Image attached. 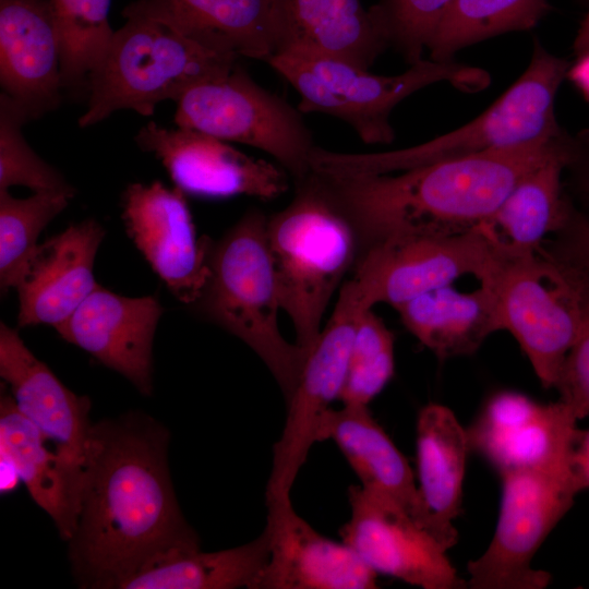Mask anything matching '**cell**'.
I'll return each instance as SVG.
<instances>
[{"instance_id":"1","label":"cell","mask_w":589,"mask_h":589,"mask_svg":"<svg viewBox=\"0 0 589 589\" xmlns=\"http://www.w3.org/2000/svg\"><path fill=\"white\" fill-rule=\"evenodd\" d=\"M168 430L139 411L93 423L69 561L82 588L120 589L146 566L200 549L171 482Z\"/></svg>"},{"instance_id":"2","label":"cell","mask_w":589,"mask_h":589,"mask_svg":"<svg viewBox=\"0 0 589 589\" xmlns=\"http://www.w3.org/2000/svg\"><path fill=\"white\" fill-rule=\"evenodd\" d=\"M573 140L564 131L390 173L334 177L312 172L356 226L365 248L393 235L474 229L524 176Z\"/></svg>"},{"instance_id":"3","label":"cell","mask_w":589,"mask_h":589,"mask_svg":"<svg viewBox=\"0 0 589 589\" xmlns=\"http://www.w3.org/2000/svg\"><path fill=\"white\" fill-rule=\"evenodd\" d=\"M292 201L267 217L266 240L280 309L290 317L296 345L306 354L335 291L363 252L359 231L322 181L310 171Z\"/></svg>"},{"instance_id":"4","label":"cell","mask_w":589,"mask_h":589,"mask_svg":"<svg viewBox=\"0 0 589 589\" xmlns=\"http://www.w3.org/2000/svg\"><path fill=\"white\" fill-rule=\"evenodd\" d=\"M568 70V61L534 40L526 71L468 124L426 143L390 152L339 153L315 146L310 168L334 177L390 173L557 136L565 130L556 121L554 98Z\"/></svg>"},{"instance_id":"5","label":"cell","mask_w":589,"mask_h":589,"mask_svg":"<svg viewBox=\"0 0 589 589\" xmlns=\"http://www.w3.org/2000/svg\"><path fill=\"white\" fill-rule=\"evenodd\" d=\"M127 22L113 32L101 59L91 71L86 111L81 128L130 109L152 116L157 104L175 103L191 87L227 74L233 56L213 50L177 28L124 9Z\"/></svg>"},{"instance_id":"6","label":"cell","mask_w":589,"mask_h":589,"mask_svg":"<svg viewBox=\"0 0 589 589\" xmlns=\"http://www.w3.org/2000/svg\"><path fill=\"white\" fill-rule=\"evenodd\" d=\"M267 217L247 212L212 244L209 278L192 304L206 318L245 342L266 364L286 405L298 384L306 353L287 341L278 326L280 309L266 240Z\"/></svg>"},{"instance_id":"7","label":"cell","mask_w":589,"mask_h":589,"mask_svg":"<svg viewBox=\"0 0 589 589\" xmlns=\"http://www.w3.org/2000/svg\"><path fill=\"white\" fill-rule=\"evenodd\" d=\"M266 63L297 91L302 113H325L349 124L366 144H388L395 139L389 117L408 96L447 81L464 92L489 83L488 74L456 62L421 59L404 73L385 76L351 63L314 55L280 51Z\"/></svg>"},{"instance_id":"8","label":"cell","mask_w":589,"mask_h":589,"mask_svg":"<svg viewBox=\"0 0 589 589\" xmlns=\"http://www.w3.org/2000/svg\"><path fill=\"white\" fill-rule=\"evenodd\" d=\"M502 330L517 340L542 386L556 388L581 322L580 268L550 249L500 260L489 281Z\"/></svg>"},{"instance_id":"9","label":"cell","mask_w":589,"mask_h":589,"mask_svg":"<svg viewBox=\"0 0 589 589\" xmlns=\"http://www.w3.org/2000/svg\"><path fill=\"white\" fill-rule=\"evenodd\" d=\"M502 501L493 538L467 566L472 589H543L552 576L532 560L579 493L570 459L500 474Z\"/></svg>"},{"instance_id":"10","label":"cell","mask_w":589,"mask_h":589,"mask_svg":"<svg viewBox=\"0 0 589 589\" xmlns=\"http://www.w3.org/2000/svg\"><path fill=\"white\" fill-rule=\"evenodd\" d=\"M176 104L178 128L259 148L274 157L294 182L310 173L315 145L302 112L259 85L240 65L194 85Z\"/></svg>"},{"instance_id":"11","label":"cell","mask_w":589,"mask_h":589,"mask_svg":"<svg viewBox=\"0 0 589 589\" xmlns=\"http://www.w3.org/2000/svg\"><path fill=\"white\" fill-rule=\"evenodd\" d=\"M365 304L362 289L351 277L341 287L333 313L309 350L294 392L287 404L280 437L274 445L266 497L288 498L322 422L339 399L358 320Z\"/></svg>"},{"instance_id":"12","label":"cell","mask_w":589,"mask_h":589,"mask_svg":"<svg viewBox=\"0 0 589 589\" xmlns=\"http://www.w3.org/2000/svg\"><path fill=\"white\" fill-rule=\"evenodd\" d=\"M492 249L474 228L458 233H400L364 248L353 277L365 304L396 306L471 275L480 283L498 267Z\"/></svg>"},{"instance_id":"13","label":"cell","mask_w":589,"mask_h":589,"mask_svg":"<svg viewBox=\"0 0 589 589\" xmlns=\"http://www.w3.org/2000/svg\"><path fill=\"white\" fill-rule=\"evenodd\" d=\"M348 500L341 541L376 575L423 589L465 587L446 550L395 501L362 485H351Z\"/></svg>"},{"instance_id":"14","label":"cell","mask_w":589,"mask_h":589,"mask_svg":"<svg viewBox=\"0 0 589 589\" xmlns=\"http://www.w3.org/2000/svg\"><path fill=\"white\" fill-rule=\"evenodd\" d=\"M122 219L129 237L172 294L194 304L211 275L213 243L207 237L197 239L184 192L159 181L132 183L122 195Z\"/></svg>"},{"instance_id":"15","label":"cell","mask_w":589,"mask_h":589,"mask_svg":"<svg viewBox=\"0 0 589 589\" xmlns=\"http://www.w3.org/2000/svg\"><path fill=\"white\" fill-rule=\"evenodd\" d=\"M135 142L153 154L176 188L188 194L212 199L249 195L268 201L289 187L287 173L279 167L195 130H169L151 121L136 133Z\"/></svg>"},{"instance_id":"16","label":"cell","mask_w":589,"mask_h":589,"mask_svg":"<svg viewBox=\"0 0 589 589\" xmlns=\"http://www.w3.org/2000/svg\"><path fill=\"white\" fill-rule=\"evenodd\" d=\"M577 421L562 399L540 404L521 393L503 390L489 398L467 433L470 448L501 474L569 460Z\"/></svg>"},{"instance_id":"17","label":"cell","mask_w":589,"mask_h":589,"mask_svg":"<svg viewBox=\"0 0 589 589\" xmlns=\"http://www.w3.org/2000/svg\"><path fill=\"white\" fill-rule=\"evenodd\" d=\"M0 376L19 411L53 445L80 492L94 423L89 399L70 390L4 323L0 324Z\"/></svg>"},{"instance_id":"18","label":"cell","mask_w":589,"mask_h":589,"mask_svg":"<svg viewBox=\"0 0 589 589\" xmlns=\"http://www.w3.org/2000/svg\"><path fill=\"white\" fill-rule=\"evenodd\" d=\"M269 557L250 589H373L376 574L345 542L300 517L290 497H266Z\"/></svg>"},{"instance_id":"19","label":"cell","mask_w":589,"mask_h":589,"mask_svg":"<svg viewBox=\"0 0 589 589\" xmlns=\"http://www.w3.org/2000/svg\"><path fill=\"white\" fill-rule=\"evenodd\" d=\"M163 308L155 297L130 298L96 288L56 326L68 342L129 380L143 395L153 392V342Z\"/></svg>"},{"instance_id":"20","label":"cell","mask_w":589,"mask_h":589,"mask_svg":"<svg viewBox=\"0 0 589 589\" xmlns=\"http://www.w3.org/2000/svg\"><path fill=\"white\" fill-rule=\"evenodd\" d=\"M62 46L49 0H0V83L31 119L61 101Z\"/></svg>"},{"instance_id":"21","label":"cell","mask_w":589,"mask_h":589,"mask_svg":"<svg viewBox=\"0 0 589 589\" xmlns=\"http://www.w3.org/2000/svg\"><path fill=\"white\" fill-rule=\"evenodd\" d=\"M125 8L236 58L266 62L283 50L281 0H136Z\"/></svg>"},{"instance_id":"22","label":"cell","mask_w":589,"mask_h":589,"mask_svg":"<svg viewBox=\"0 0 589 589\" xmlns=\"http://www.w3.org/2000/svg\"><path fill=\"white\" fill-rule=\"evenodd\" d=\"M105 230L94 219L72 225L39 244L16 287L19 326H58L99 285L93 267Z\"/></svg>"},{"instance_id":"23","label":"cell","mask_w":589,"mask_h":589,"mask_svg":"<svg viewBox=\"0 0 589 589\" xmlns=\"http://www.w3.org/2000/svg\"><path fill=\"white\" fill-rule=\"evenodd\" d=\"M419 509L417 522L447 551L458 538L469 437L454 412L438 404L424 406L416 426Z\"/></svg>"},{"instance_id":"24","label":"cell","mask_w":589,"mask_h":589,"mask_svg":"<svg viewBox=\"0 0 589 589\" xmlns=\"http://www.w3.org/2000/svg\"><path fill=\"white\" fill-rule=\"evenodd\" d=\"M579 134L572 144L524 176L501 205L476 229L496 259L530 254L543 247L546 236L557 235L573 209L562 187V173L574 159Z\"/></svg>"},{"instance_id":"25","label":"cell","mask_w":589,"mask_h":589,"mask_svg":"<svg viewBox=\"0 0 589 589\" xmlns=\"http://www.w3.org/2000/svg\"><path fill=\"white\" fill-rule=\"evenodd\" d=\"M283 50L369 70L388 48L360 0H281Z\"/></svg>"},{"instance_id":"26","label":"cell","mask_w":589,"mask_h":589,"mask_svg":"<svg viewBox=\"0 0 589 589\" xmlns=\"http://www.w3.org/2000/svg\"><path fill=\"white\" fill-rule=\"evenodd\" d=\"M394 309L404 326L440 359L472 354L502 330L496 294L486 283L470 292L444 286Z\"/></svg>"},{"instance_id":"27","label":"cell","mask_w":589,"mask_h":589,"mask_svg":"<svg viewBox=\"0 0 589 589\" xmlns=\"http://www.w3.org/2000/svg\"><path fill=\"white\" fill-rule=\"evenodd\" d=\"M318 438L337 445L363 488L392 498L417 521L419 500L412 470L368 406L329 409Z\"/></svg>"},{"instance_id":"28","label":"cell","mask_w":589,"mask_h":589,"mask_svg":"<svg viewBox=\"0 0 589 589\" xmlns=\"http://www.w3.org/2000/svg\"><path fill=\"white\" fill-rule=\"evenodd\" d=\"M46 436L16 408L10 393L0 398V450L15 464L31 497L52 519L65 542L77 515L79 488Z\"/></svg>"},{"instance_id":"29","label":"cell","mask_w":589,"mask_h":589,"mask_svg":"<svg viewBox=\"0 0 589 589\" xmlns=\"http://www.w3.org/2000/svg\"><path fill=\"white\" fill-rule=\"evenodd\" d=\"M268 557L269 537L264 528L257 538L236 548L165 555L127 579L120 589H250Z\"/></svg>"},{"instance_id":"30","label":"cell","mask_w":589,"mask_h":589,"mask_svg":"<svg viewBox=\"0 0 589 589\" xmlns=\"http://www.w3.org/2000/svg\"><path fill=\"white\" fill-rule=\"evenodd\" d=\"M550 11L548 0H454L426 47L429 59L452 61L467 46L533 28Z\"/></svg>"},{"instance_id":"31","label":"cell","mask_w":589,"mask_h":589,"mask_svg":"<svg viewBox=\"0 0 589 589\" xmlns=\"http://www.w3.org/2000/svg\"><path fill=\"white\" fill-rule=\"evenodd\" d=\"M73 194L34 192L26 199L0 190V286L5 293L19 286L37 248L44 228L69 204Z\"/></svg>"},{"instance_id":"32","label":"cell","mask_w":589,"mask_h":589,"mask_svg":"<svg viewBox=\"0 0 589 589\" xmlns=\"http://www.w3.org/2000/svg\"><path fill=\"white\" fill-rule=\"evenodd\" d=\"M62 46L63 88L87 83L113 32L108 20L111 0H49Z\"/></svg>"},{"instance_id":"33","label":"cell","mask_w":589,"mask_h":589,"mask_svg":"<svg viewBox=\"0 0 589 589\" xmlns=\"http://www.w3.org/2000/svg\"><path fill=\"white\" fill-rule=\"evenodd\" d=\"M394 365V336L383 320L366 309L358 320L339 400L368 406L392 378Z\"/></svg>"},{"instance_id":"34","label":"cell","mask_w":589,"mask_h":589,"mask_svg":"<svg viewBox=\"0 0 589 589\" xmlns=\"http://www.w3.org/2000/svg\"><path fill=\"white\" fill-rule=\"evenodd\" d=\"M29 115L7 94L0 95V190L24 185L34 192L75 193L63 176L43 160L22 133Z\"/></svg>"},{"instance_id":"35","label":"cell","mask_w":589,"mask_h":589,"mask_svg":"<svg viewBox=\"0 0 589 589\" xmlns=\"http://www.w3.org/2000/svg\"><path fill=\"white\" fill-rule=\"evenodd\" d=\"M454 0H378L368 10L387 46L411 65L420 61Z\"/></svg>"},{"instance_id":"36","label":"cell","mask_w":589,"mask_h":589,"mask_svg":"<svg viewBox=\"0 0 589 589\" xmlns=\"http://www.w3.org/2000/svg\"><path fill=\"white\" fill-rule=\"evenodd\" d=\"M580 327L556 385L560 399L573 408L578 420L589 417V273L584 268H580Z\"/></svg>"},{"instance_id":"37","label":"cell","mask_w":589,"mask_h":589,"mask_svg":"<svg viewBox=\"0 0 589 589\" xmlns=\"http://www.w3.org/2000/svg\"><path fill=\"white\" fill-rule=\"evenodd\" d=\"M551 250L589 273V217L574 208Z\"/></svg>"},{"instance_id":"38","label":"cell","mask_w":589,"mask_h":589,"mask_svg":"<svg viewBox=\"0 0 589 589\" xmlns=\"http://www.w3.org/2000/svg\"><path fill=\"white\" fill-rule=\"evenodd\" d=\"M570 470L578 492L589 489V429L578 431L570 456Z\"/></svg>"},{"instance_id":"39","label":"cell","mask_w":589,"mask_h":589,"mask_svg":"<svg viewBox=\"0 0 589 589\" xmlns=\"http://www.w3.org/2000/svg\"><path fill=\"white\" fill-rule=\"evenodd\" d=\"M568 168L577 190L589 200V131L580 133L577 153Z\"/></svg>"},{"instance_id":"40","label":"cell","mask_w":589,"mask_h":589,"mask_svg":"<svg viewBox=\"0 0 589 589\" xmlns=\"http://www.w3.org/2000/svg\"><path fill=\"white\" fill-rule=\"evenodd\" d=\"M21 481L17 468L11 457L0 450V491L9 493L16 489Z\"/></svg>"},{"instance_id":"41","label":"cell","mask_w":589,"mask_h":589,"mask_svg":"<svg viewBox=\"0 0 589 589\" xmlns=\"http://www.w3.org/2000/svg\"><path fill=\"white\" fill-rule=\"evenodd\" d=\"M572 80L589 97V52L578 58L576 67L569 71Z\"/></svg>"},{"instance_id":"42","label":"cell","mask_w":589,"mask_h":589,"mask_svg":"<svg viewBox=\"0 0 589 589\" xmlns=\"http://www.w3.org/2000/svg\"><path fill=\"white\" fill-rule=\"evenodd\" d=\"M573 48L577 58H580L589 52V10L575 37Z\"/></svg>"}]
</instances>
